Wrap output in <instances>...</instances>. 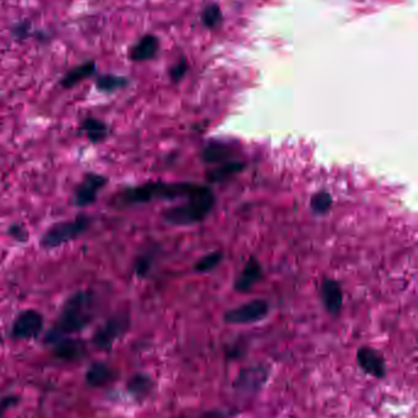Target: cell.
<instances>
[{"label":"cell","instance_id":"obj_1","mask_svg":"<svg viewBox=\"0 0 418 418\" xmlns=\"http://www.w3.org/2000/svg\"><path fill=\"white\" fill-rule=\"evenodd\" d=\"M207 186L193 182H146L144 185L129 187L116 197L118 206H134L148 203L153 201H187L202 194Z\"/></svg>","mask_w":418,"mask_h":418},{"label":"cell","instance_id":"obj_2","mask_svg":"<svg viewBox=\"0 0 418 418\" xmlns=\"http://www.w3.org/2000/svg\"><path fill=\"white\" fill-rule=\"evenodd\" d=\"M94 294L91 291L76 292L65 303L60 319L47 336V341L55 344L69 334L83 331L94 319Z\"/></svg>","mask_w":418,"mask_h":418},{"label":"cell","instance_id":"obj_3","mask_svg":"<svg viewBox=\"0 0 418 418\" xmlns=\"http://www.w3.org/2000/svg\"><path fill=\"white\" fill-rule=\"evenodd\" d=\"M215 205V196L209 187L184 203L168 208L163 220L172 226H190L205 220Z\"/></svg>","mask_w":418,"mask_h":418},{"label":"cell","instance_id":"obj_4","mask_svg":"<svg viewBox=\"0 0 418 418\" xmlns=\"http://www.w3.org/2000/svg\"><path fill=\"white\" fill-rule=\"evenodd\" d=\"M90 225L88 215H79L74 220L62 222L50 226L41 238V245L45 248H55L73 241L84 233Z\"/></svg>","mask_w":418,"mask_h":418},{"label":"cell","instance_id":"obj_5","mask_svg":"<svg viewBox=\"0 0 418 418\" xmlns=\"http://www.w3.org/2000/svg\"><path fill=\"white\" fill-rule=\"evenodd\" d=\"M270 311V306L265 300H253L241 306L232 308L223 315V321L232 326H244L264 319Z\"/></svg>","mask_w":418,"mask_h":418},{"label":"cell","instance_id":"obj_6","mask_svg":"<svg viewBox=\"0 0 418 418\" xmlns=\"http://www.w3.org/2000/svg\"><path fill=\"white\" fill-rule=\"evenodd\" d=\"M130 326V317L128 315H117L106 322L94 336V344L101 350H109L114 343L123 336Z\"/></svg>","mask_w":418,"mask_h":418},{"label":"cell","instance_id":"obj_7","mask_svg":"<svg viewBox=\"0 0 418 418\" xmlns=\"http://www.w3.org/2000/svg\"><path fill=\"white\" fill-rule=\"evenodd\" d=\"M45 319L40 312L35 310H27L21 312L19 316L16 317L15 322L13 324V336L16 339H34L36 336H40L41 331L43 329Z\"/></svg>","mask_w":418,"mask_h":418},{"label":"cell","instance_id":"obj_8","mask_svg":"<svg viewBox=\"0 0 418 418\" xmlns=\"http://www.w3.org/2000/svg\"><path fill=\"white\" fill-rule=\"evenodd\" d=\"M239 150L232 142L210 141L202 150V161L207 164H223L228 161H237Z\"/></svg>","mask_w":418,"mask_h":418},{"label":"cell","instance_id":"obj_9","mask_svg":"<svg viewBox=\"0 0 418 418\" xmlns=\"http://www.w3.org/2000/svg\"><path fill=\"white\" fill-rule=\"evenodd\" d=\"M357 362L364 373L382 380L386 375V363L382 352L373 347L363 346L357 351Z\"/></svg>","mask_w":418,"mask_h":418},{"label":"cell","instance_id":"obj_10","mask_svg":"<svg viewBox=\"0 0 418 418\" xmlns=\"http://www.w3.org/2000/svg\"><path fill=\"white\" fill-rule=\"evenodd\" d=\"M106 184H107V179L104 176L99 174H88L75 191V205L78 207L92 205L97 199L99 191L104 189Z\"/></svg>","mask_w":418,"mask_h":418},{"label":"cell","instance_id":"obj_11","mask_svg":"<svg viewBox=\"0 0 418 418\" xmlns=\"http://www.w3.org/2000/svg\"><path fill=\"white\" fill-rule=\"evenodd\" d=\"M269 377V370L264 366H251L243 368L237 377L235 385L242 393H256L263 388Z\"/></svg>","mask_w":418,"mask_h":418},{"label":"cell","instance_id":"obj_12","mask_svg":"<svg viewBox=\"0 0 418 418\" xmlns=\"http://www.w3.org/2000/svg\"><path fill=\"white\" fill-rule=\"evenodd\" d=\"M320 295L326 311L329 312L331 316H339L344 301L342 289L339 282L334 279H324L320 287Z\"/></svg>","mask_w":418,"mask_h":418},{"label":"cell","instance_id":"obj_13","mask_svg":"<svg viewBox=\"0 0 418 418\" xmlns=\"http://www.w3.org/2000/svg\"><path fill=\"white\" fill-rule=\"evenodd\" d=\"M261 277H263V267L260 262L256 257L249 258L235 282L236 291L241 294L251 291V289L260 282Z\"/></svg>","mask_w":418,"mask_h":418},{"label":"cell","instance_id":"obj_14","mask_svg":"<svg viewBox=\"0 0 418 418\" xmlns=\"http://www.w3.org/2000/svg\"><path fill=\"white\" fill-rule=\"evenodd\" d=\"M158 49H160V41L158 37L153 34H145L140 38L138 43L130 49L129 58L133 62H138V63L148 62L158 55Z\"/></svg>","mask_w":418,"mask_h":418},{"label":"cell","instance_id":"obj_15","mask_svg":"<svg viewBox=\"0 0 418 418\" xmlns=\"http://www.w3.org/2000/svg\"><path fill=\"white\" fill-rule=\"evenodd\" d=\"M55 352L57 357L60 360L75 361L79 360L86 352L85 344L81 340H75V339H67L63 338L60 340L55 343Z\"/></svg>","mask_w":418,"mask_h":418},{"label":"cell","instance_id":"obj_16","mask_svg":"<svg viewBox=\"0 0 418 418\" xmlns=\"http://www.w3.org/2000/svg\"><path fill=\"white\" fill-rule=\"evenodd\" d=\"M96 73V63L90 60L86 63L75 66L65 73L64 78H62L60 85L64 88L74 87L75 85L84 81L86 78H91Z\"/></svg>","mask_w":418,"mask_h":418},{"label":"cell","instance_id":"obj_17","mask_svg":"<svg viewBox=\"0 0 418 418\" xmlns=\"http://www.w3.org/2000/svg\"><path fill=\"white\" fill-rule=\"evenodd\" d=\"M244 168H246V163L242 161L223 163L221 166H217L215 169H212V171L207 173V180L212 181V182H221V181L230 179L232 176L239 174V173L244 171Z\"/></svg>","mask_w":418,"mask_h":418},{"label":"cell","instance_id":"obj_18","mask_svg":"<svg viewBox=\"0 0 418 418\" xmlns=\"http://www.w3.org/2000/svg\"><path fill=\"white\" fill-rule=\"evenodd\" d=\"M114 378V372L109 366L106 363H94L90 367L86 375V380L90 385L92 387H104V385L109 384V382H112Z\"/></svg>","mask_w":418,"mask_h":418},{"label":"cell","instance_id":"obj_19","mask_svg":"<svg viewBox=\"0 0 418 418\" xmlns=\"http://www.w3.org/2000/svg\"><path fill=\"white\" fill-rule=\"evenodd\" d=\"M80 130L86 134L89 137L90 141L97 143V142L104 141V138L109 135V127L101 122L99 119L95 117H86L81 122Z\"/></svg>","mask_w":418,"mask_h":418},{"label":"cell","instance_id":"obj_20","mask_svg":"<svg viewBox=\"0 0 418 418\" xmlns=\"http://www.w3.org/2000/svg\"><path fill=\"white\" fill-rule=\"evenodd\" d=\"M153 388V380L150 375L138 373L130 378L128 391L137 399L146 398Z\"/></svg>","mask_w":418,"mask_h":418},{"label":"cell","instance_id":"obj_21","mask_svg":"<svg viewBox=\"0 0 418 418\" xmlns=\"http://www.w3.org/2000/svg\"><path fill=\"white\" fill-rule=\"evenodd\" d=\"M128 85V78L117 76V75H101L96 81V86L99 88V91L106 93L116 92L118 89L127 87Z\"/></svg>","mask_w":418,"mask_h":418},{"label":"cell","instance_id":"obj_22","mask_svg":"<svg viewBox=\"0 0 418 418\" xmlns=\"http://www.w3.org/2000/svg\"><path fill=\"white\" fill-rule=\"evenodd\" d=\"M331 206H333V197L328 191H318L310 200L312 212L318 214V215L328 213L330 208H331Z\"/></svg>","mask_w":418,"mask_h":418},{"label":"cell","instance_id":"obj_23","mask_svg":"<svg viewBox=\"0 0 418 418\" xmlns=\"http://www.w3.org/2000/svg\"><path fill=\"white\" fill-rule=\"evenodd\" d=\"M222 258H223L222 251H214V252L209 253L197 261V264L194 266V271L197 273L210 272L221 263Z\"/></svg>","mask_w":418,"mask_h":418},{"label":"cell","instance_id":"obj_24","mask_svg":"<svg viewBox=\"0 0 418 418\" xmlns=\"http://www.w3.org/2000/svg\"><path fill=\"white\" fill-rule=\"evenodd\" d=\"M202 20L204 24L209 29H216L222 21V13L220 6L217 4L207 5V8L202 11Z\"/></svg>","mask_w":418,"mask_h":418},{"label":"cell","instance_id":"obj_25","mask_svg":"<svg viewBox=\"0 0 418 418\" xmlns=\"http://www.w3.org/2000/svg\"><path fill=\"white\" fill-rule=\"evenodd\" d=\"M153 259H155V253L153 252L144 253L140 257H138L137 262L134 264V271H135L138 277H146V274L151 269Z\"/></svg>","mask_w":418,"mask_h":418},{"label":"cell","instance_id":"obj_26","mask_svg":"<svg viewBox=\"0 0 418 418\" xmlns=\"http://www.w3.org/2000/svg\"><path fill=\"white\" fill-rule=\"evenodd\" d=\"M187 62L182 59L179 63L176 64L172 69H171V71H169V76L172 78V81L174 82H178V81H181L183 78H184V75L187 73Z\"/></svg>","mask_w":418,"mask_h":418},{"label":"cell","instance_id":"obj_27","mask_svg":"<svg viewBox=\"0 0 418 418\" xmlns=\"http://www.w3.org/2000/svg\"><path fill=\"white\" fill-rule=\"evenodd\" d=\"M9 233H11V236L15 238V240L20 241V243H26V241H27V238H29L27 230H26L24 226L19 225V224L11 225V228H9Z\"/></svg>","mask_w":418,"mask_h":418},{"label":"cell","instance_id":"obj_28","mask_svg":"<svg viewBox=\"0 0 418 418\" xmlns=\"http://www.w3.org/2000/svg\"><path fill=\"white\" fill-rule=\"evenodd\" d=\"M16 403H18V398L15 396H6L4 399H0V417H3L6 411L13 408Z\"/></svg>","mask_w":418,"mask_h":418},{"label":"cell","instance_id":"obj_29","mask_svg":"<svg viewBox=\"0 0 418 418\" xmlns=\"http://www.w3.org/2000/svg\"><path fill=\"white\" fill-rule=\"evenodd\" d=\"M200 418H228L227 417L226 415L221 412V411H217V410H212V411H209V412H205V414L202 415V417Z\"/></svg>","mask_w":418,"mask_h":418}]
</instances>
